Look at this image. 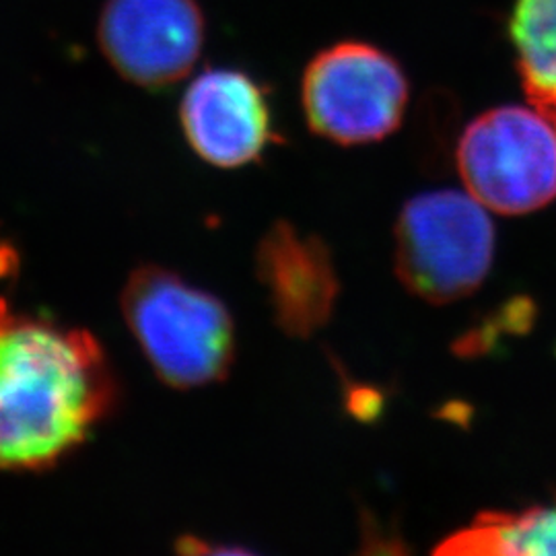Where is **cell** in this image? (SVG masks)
<instances>
[{
    "mask_svg": "<svg viewBox=\"0 0 556 556\" xmlns=\"http://www.w3.org/2000/svg\"><path fill=\"white\" fill-rule=\"evenodd\" d=\"M114 379L96 338L0 301V470H38L108 415Z\"/></svg>",
    "mask_w": 556,
    "mask_h": 556,
    "instance_id": "cell-1",
    "label": "cell"
},
{
    "mask_svg": "<svg viewBox=\"0 0 556 556\" xmlns=\"http://www.w3.org/2000/svg\"><path fill=\"white\" fill-rule=\"evenodd\" d=\"M122 312L155 374L174 388L225 378L236 355L233 319L220 299L163 268L126 282Z\"/></svg>",
    "mask_w": 556,
    "mask_h": 556,
    "instance_id": "cell-2",
    "label": "cell"
},
{
    "mask_svg": "<svg viewBox=\"0 0 556 556\" xmlns=\"http://www.w3.org/2000/svg\"><path fill=\"white\" fill-rule=\"evenodd\" d=\"M486 211L472 194L454 190L410 200L396 223L402 282L431 303H450L477 291L495 252V229Z\"/></svg>",
    "mask_w": 556,
    "mask_h": 556,
    "instance_id": "cell-3",
    "label": "cell"
},
{
    "mask_svg": "<svg viewBox=\"0 0 556 556\" xmlns=\"http://www.w3.org/2000/svg\"><path fill=\"white\" fill-rule=\"evenodd\" d=\"M466 192L501 215H526L556 199V124L534 105L491 110L457 142Z\"/></svg>",
    "mask_w": 556,
    "mask_h": 556,
    "instance_id": "cell-4",
    "label": "cell"
},
{
    "mask_svg": "<svg viewBox=\"0 0 556 556\" xmlns=\"http://www.w3.org/2000/svg\"><path fill=\"white\" fill-rule=\"evenodd\" d=\"M303 110L312 130L338 144L392 135L408 103V80L383 50L342 41L321 50L303 75Z\"/></svg>",
    "mask_w": 556,
    "mask_h": 556,
    "instance_id": "cell-5",
    "label": "cell"
},
{
    "mask_svg": "<svg viewBox=\"0 0 556 556\" xmlns=\"http://www.w3.org/2000/svg\"><path fill=\"white\" fill-rule=\"evenodd\" d=\"M98 40L124 79L157 89L190 73L204 43V20L194 0H108Z\"/></svg>",
    "mask_w": 556,
    "mask_h": 556,
    "instance_id": "cell-6",
    "label": "cell"
},
{
    "mask_svg": "<svg viewBox=\"0 0 556 556\" xmlns=\"http://www.w3.org/2000/svg\"><path fill=\"white\" fill-rule=\"evenodd\" d=\"M179 119L190 147L217 167L252 163L273 142L266 96L241 71L215 68L192 80Z\"/></svg>",
    "mask_w": 556,
    "mask_h": 556,
    "instance_id": "cell-7",
    "label": "cell"
},
{
    "mask_svg": "<svg viewBox=\"0 0 556 556\" xmlns=\"http://www.w3.org/2000/svg\"><path fill=\"white\" fill-rule=\"evenodd\" d=\"M258 275L278 324L293 337H309L332 316L338 277L319 239L291 225H275L258 248Z\"/></svg>",
    "mask_w": 556,
    "mask_h": 556,
    "instance_id": "cell-8",
    "label": "cell"
},
{
    "mask_svg": "<svg viewBox=\"0 0 556 556\" xmlns=\"http://www.w3.org/2000/svg\"><path fill=\"white\" fill-rule=\"evenodd\" d=\"M438 555H556V505L517 514H484L445 538Z\"/></svg>",
    "mask_w": 556,
    "mask_h": 556,
    "instance_id": "cell-9",
    "label": "cell"
},
{
    "mask_svg": "<svg viewBox=\"0 0 556 556\" xmlns=\"http://www.w3.org/2000/svg\"><path fill=\"white\" fill-rule=\"evenodd\" d=\"M517 66L530 103L556 118V0H517L511 15Z\"/></svg>",
    "mask_w": 556,
    "mask_h": 556,
    "instance_id": "cell-10",
    "label": "cell"
},
{
    "mask_svg": "<svg viewBox=\"0 0 556 556\" xmlns=\"http://www.w3.org/2000/svg\"><path fill=\"white\" fill-rule=\"evenodd\" d=\"M553 122H555V124H556V118H555V119H553Z\"/></svg>",
    "mask_w": 556,
    "mask_h": 556,
    "instance_id": "cell-11",
    "label": "cell"
}]
</instances>
